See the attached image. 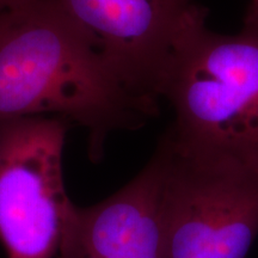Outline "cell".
Returning <instances> with one entry per match:
<instances>
[{"instance_id": "6da1fadb", "label": "cell", "mask_w": 258, "mask_h": 258, "mask_svg": "<svg viewBox=\"0 0 258 258\" xmlns=\"http://www.w3.org/2000/svg\"><path fill=\"white\" fill-rule=\"evenodd\" d=\"M157 114L158 104L112 76L55 0H34L0 21V122L56 115L86 129L98 160L111 133Z\"/></svg>"}, {"instance_id": "7a4b0ae2", "label": "cell", "mask_w": 258, "mask_h": 258, "mask_svg": "<svg viewBox=\"0 0 258 258\" xmlns=\"http://www.w3.org/2000/svg\"><path fill=\"white\" fill-rule=\"evenodd\" d=\"M196 5L179 32L158 95L175 111L180 146L258 163V34L222 35Z\"/></svg>"}, {"instance_id": "3957f363", "label": "cell", "mask_w": 258, "mask_h": 258, "mask_svg": "<svg viewBox=\"0 0 258 258\" xmlns=\"http://www.w3.org/2000/svg\"><path fill=\"white\" fill-rule=\"evenodd\" d=\"M165 258H246L258 235V163L190 150L165 132Z\"/></svg>"}, {"instance_id": "277c9868", "label": "cell", "mask_w": 258, "mask_h": 258, "mask_svg": "<svg viewBox=\"0 0 258 258\" xmlns=\"http://www.w3.org/2000/svg\"><path fill=\"white\" fill-rule=\"evenodd\" d=\"M67 122H0V244L8 258L57 256L74 203L63 177Z\"/></svg>"}, {"instance_id": "5b68a950", "label": "cell", "mask_w": 258, "mask_h": 258, "mask_svg": "<svg viewBox=\"0 0 258 258\" xmlns=\"http://www.w3.org/2000/svg\"><path fill=\"white\" fill-rule=\"evenodd\" d=\"M112 76L158 104V89L192 0H55Z\"/></svg>"}, {"instance_id": "8992f818", "label": "cell", "mask_w": 258, "mask_h": 258, "mask_svg": "<svg viewBox=\"0 0 258 258\" xmlns=\"http://www.w3.org/2000/svg\"><path fill=\"white\" fill-rule=\"evenodd\" d=\"M59 258H165L164 166L158 151L131 182L88 207L73 205Z\"/></svg>"}, {"instance_id": "52a82bcc", "label": "cell", "mask_w": 258, "mask_h": 258, "mask_svg": "<svg viewBox=\"0 0 258 258\" xmlns=\"http://www.w3.org/2000/svg\"><path fill=\"white\" fill-rule=\"evenodd\" d=\"M243 30L258 34V0H250L244 16Z\"/></svg>"}, {"instance_id": "ba28073f", "label": "cell", "mask_w": 258, "mask_h": 258, "mask_svg": "<svg viewBox=\"0 0 258 258\" xmlns=\"http://www.w3.org/2000/svg\"><path fill=\"white\" fill-rule=\"evenodd\" d=\"M34 0H0V21L6 16L14 14L17 10L24 8Z\"/></svg>"}]
</instances>
